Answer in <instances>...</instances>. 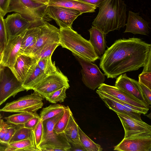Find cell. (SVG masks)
<instances>
[{"instance_id": "5bb4252c", "label": "cell", "mask_w": 151, "mask_h": 151, "mask_svg": "<svg viewBox=\"0 0 151 151\" xmlns=\"http://www.w3.org/2000/svg\"><path fill=\"white\" fill-rule=\"evenodd\" d=\"M114 86L137 99L150 108L147 103L138 81L128 77L126 73L117 78Z\"/></svg>"}, {"instance_id": "836d02e7", "label": "cell", "mask_w": 151, "mask_h": 151, "mask_svg": "<svg viewBox=\"0 0 151 151\" xmlns=\"http://www.w3.org/2000/svg\"><path fill=\"white\" fill-rule=\"evenodd\" d=\"M8 37L4 17L0 15V53L1 54L6 46Z\"/></svg>"}, {"instance_id": "f35d334b", "label": "cell", "mask_w": 151, "mask_h": 151, "mask_svg": "<svg viewBox=\"0 0 151 151\" xmlns=\"http://www.w3.org/2000/svg\"><path fill=\"white\" fill-rule=\"evenodd\" d=\"M0 119V142H3L9 128L11 126Z\"/></svg>"}, {"instance_id": "7bdbcfd3", "label": "cell", "mask_w": 151, "mask_h": 151, "mask_svg": "<svg viewBox=\"0 0 151 151\" xmlns=\"http://www.w3.org/2000/svg\"><path fill=\"white\" fill-rule=\"evenodd\" d=\"M16 129L15 127L11 125L6 133L3 142L6 143L9 142L15 132Z\"/></svg>"}, {"instance_id": "f546056e", "label": "cell", "mask_w": 151, "mask_h": 151, "mask_svg": "<svg viewBox=\"0 0 151 151\" xmlns=\"http://www.w3.org/2000/svg\"><path fill=\"white\" fill-rule=\"evenodd\" d=\"M70 108L68 106H65L63 116L59 119L54 126L53 131L57 134L64 132L68 122L70 116L72 113Z\"/></svg>"}, {"instance_id": "7c38bea8", "label": "cell", "mask_w": 151, "mask_h": 151, "mask_svg": "<svg viewBox=\"0 0 151 151\" xmlns=\"http://www.w3.org/2000/svg\"><path fill=\"white\" fill-rule=\"evenodd\" d=\"M46 15L54 19L60 28L72 27L74 21L82 14L77 10L64 7L48 5Z\"/></svg>"}, {"instance_id": "c3c4849f", "label": "cell", "mask_w": 151, "mask_h": 151, "mask_svg": "<svg viewBox=\"0 0 151 151\" xmlns=\"http://www.w3.org/2000/svg\"><path fill=\"white\" fill-rule=\"evenodd\" d=\"M1 118V115H0V119Z\"/></svg>"}, {"instance_id": "83f0119b", "label": "cell", "mask_w": 151, "mask_h": 151, "mask_svg": "<svg viewBox=\"0 0 151 151\" xmlns=\"http://www.w3.org/2000/svg\"><path fill=\"white\" fill-rule=\"evenodd\" d=\"M79 137L81 143L85 151H101L103 149L101 146L90 139L78 126Z\"/></svg>"}, {"instance_id": "ee69618b", "label": "cell", "mask_w": 151, "mask_h": 151, "mask_svg": "<svg viewBox=\"0 0 151 151\" xmlns=\"http://www.w3.org/2000/svg\"><path fill=\"white\" fill-rule=\"evenodd\" d=\"M84 3L93 5L97 8L104 0H79Z\"/></svg>"}, {"instance_id": "5b68a950", "label": "cell", "mask_w": 151, "mask_h": 151, "mask_svg": "<svg viewBox=\"0 0 151 151\" xmlns=\"http://www.w3.org/2000/svg\"><path fill=\"white\" fill-rule=\"evenodd\" d=\"M47 6L32 0H10L8 12L18 13L30 22L33 27H38L45 21L44 18Z\"/></svg>"}, {"instance_id": "d6986e66", "label": "cell", "mask_w": 151, "mask_h": 151, "mask_svg": "<svg viewBox=\"0 0 151 151\" xmlns=\"http://www.w3.org/2000/svg\"><path fill=\"white\" fill-rule=\"evenodd\" d=\"M37 62L34 57L21 54L10 69L18 80L22 83L30 68Z\"/></svg>"}, {"instance_id": "3957f363", "label": "cell", "mask_w": 151, "mask_h": 151, "mask_svg": "<svg viewBox=\"0 0 151 151\" xmlns=\"http://www.w3.org/2000/svg\"><path fill=\"white\" fill-rule=\"evenodd\" d=\"M59 39L60 45L70 50L74 55L91 62L99 58L89 41L71 27L60 28Z\"/></svg>"}, {"instance_id": "44dd1931", "label": "cell", "mask_w": 151, "mask_h": 151, "mask_svg": "<svg viewBox=\"0 0 151 151\" xmlns=\"http://www.w3.org/2000/svg\"><path fill=\"white\" fill-rule=\"evenodd\" d=\"M96 93L104 102L105 105L109 109L125 114L131 118L142 121L141 118V112L132 109L121 104L102 94L98 89Z\"/></svg>"}, {"instance_id": "7a4b0ae2", "label": "cell", "mask_w": 151, "mask_h": 151, "mask_svg": "<svg viewBox=\"0 0 151 151\" xmlns=\"http://www.w3.org/2000/svg\"><path fill=\"white\" fill-rule=\"evenodd\" d=\"M127 5L123 0H104L98 7L97 15L92 23L106 35L126 25Z\"/></svg>"}, {"instance_id": "484cf974", "label": "cell", "mask_w": 151, "mask_h": 151, "mask_svg": "<svg viewBox=\"0 0 151 151\" xmlns=\"http://www.w3.org/2000/svg\"><path fill=\"white\" fill-rule=\"evenodd\" d=\"M12 151H40L35 145L33 133L29 138L17 142L8 143Z\"/></svg>"}, {"instance_id": "4dcf8cb0", "label": "cell", "mask_w": 151, "mask_h": 151, "mask_svg": "<svg viewBox=\"0 0 151 151\" xmlns=\"http://www.w3.org/2000/svg\"><path fill=\"white\" fill-rule=\"evenodd\" d=\"M33 133V129L22 126L16 129L15 132L10 139L9 142H12L27 139Z\"/></svg>"}, {"instance_id": "74e56055", "label": "cell", "mask_w": 151, "mask_h": 151, "mask_svg": "<svg viewBox=\"0 0 151 151\" xmlns=\"http://www.w3.org/2000/svg\"><path fill=\"white\" fill-rule=\"evenodd\" d=\"M139 83L143 84L151 89V71H142L139 75Z\"/></svg>"}, {"instance_id": "603a6c76", "label": "cell", "mask_w": 151, "mask_h": 151, "mask_svg": "<svg viewBox=\"0 0 151 151\" xmlns=\"http://www.w3.org/2000/svg\"><path fill=\"white\" fill-rule=\"evenodd\" d=\"M48 5L64 7L77 10L81 14L95 12L97 8L79 0H49Z\"/></svg>"}, {"instance_id": "277c9868", "label": "cell", "mask_w": 151, "mask_h": 151, "mask_svg": "<svg viewBox=\"0 0 151 151\" xmlns=\"http://www.w3.org/2000/svg\"><path fill=\"white\" fill-rule=\"evenodd\" d=\"M64 112V110L42 121V136L38 147L40 151H67L71 148L64 132L57 134L53 131L55 126Z\"/></svg>"}, {"instance_id": "d4e9b609", "label": "cell", "mask_w": 151, "mask_h": 151, "mask_svg": "<svg viewBox=\"0 0 151 151\" xmlns=\"http://www.w3.org/2000/svg\"><path fill=\"white\" fill-rule=\"evenodd\" d=\"M88 31L90 34L89 41L97 55H103L106 47L105 37L106 35L96 27L92 26Z\"/></svg>"}, {"instance_id": "7402d4cb", "label": "cell", "mask_w": 151, "mask_h": 151, "mask_svg": "<svg viewBox=\"0 0 151 151\" xmlns=\"http://www.w3.org/2000/svg\"><path fill=\"white\" fill-rule=\"evenodd\" d=\"M78 126L72 113L64 132L68 142L75 149L73 150L85 151L80 140Z\"/></svg>"}, {"instance_id": "e575fe53", "label": "cell", "mask_w": 151, "mask_h": 151, "mask_svg": "<svg viewBox=\"0 0 151 151\" xmlns=\"http://www.w3.org/2000/svg\"><path fill=\"white\" fill-rule=\"evenodd\" d=\"M59 45V43H54L48 45L44 48L34 57L38 61L42 58L51 56L55 50Z\"/></svg>"}, {"instance_id": "8992f818", "label": "cell", "mask_w": 151, "mask_h": 151, "mask_svg": "<svg viewBox=\"0 0 151 151\" xmlns=\"http://www.w3.org/2000/svg\"><path fill=\"white\" fill-rule=\"evenodd\" d=\"M25 90L11 69L0 65V106L11 96Z\"/></svg>"}, {"instance_id": "ac0fdd59", "label": "cell", "mask_w": 151, "mask_h": 151, "mask_svg": "<svg viewBox=\"0 0 151 151\" xmlns=\"http://www.w3.org/2000/svg\"><path fill=\"white\" fill-rule=\"evenodd\" d=\"M98 89L133 106L149 109V107L142 102L114 86L103 83L98 87Z\"/></svg>"}, {"instance_id": "30bf717a", "label": "cell", "mask_w": 151, "mask_h": 151, "mask_svg": "<svg viewBox=\"0 0 151 151\" xmlns=\"http://www.w3.org/2000/svg\"><path fill=\"white\" fill-rule=\"evenodd\" d=\"M74 56L81 66L82 80L86 87L94 90L104 83L105 75L96 64Z\"/></svg>"}, {"instance_id": "4fadbf2b", "label": "cell", "mask_w": 151, "mask_h": 151, "mask_svg": "<svg viewBox=\"0 0 151 151\" xmlns=\"http://www.w3.org/2000/svg\"><path fill=\"white\" fill-rule=\"evenodd\" d=\"M22 35L9 38L7 43L1 53V64L11 69L14 65L18 57L20 55Z\"/></svg>"}, {"instance_id": "f1b7e54d", "label": "cell", "mask_w": 151, "mask_h": 151, "mask_svg": "<svg viewBox=\"0 0 151 151\" xmlns=\"http://www.w3.org/2000/svg\"><path fill=\"white\" fill-rule=\"evenodd\" d=\"M65 106L59 104H54L44 108L40 112V119L42 121L51 118L64 110Z\"/></svg>"}, {"instance_id": "60d3db41", "label": "cell", "mask_w": 151, "mask_h": 151, "mask_svg": "<svg viewBox=\"0 0 151 151\" xmlns=\"http://www.w3.org/2000/svg\"><path fill=\"white\" fill-rule=\"evenodd\" d=\"M10 0H0V15L4 17L8 13Z\"/></svg>"}, {"instance_id": "b9f144b4", "label": "cell", "mask_w": 151, "mask_h": 151, "mask_svg": "<svg viewBox=\"0 0 151 151\" xmlns=\"http://www.w3.org/2000/svg\"><path fill=\"white\" fill-rule=\"evenodd\" d=\"M40 120L39 115L30 119L23 124V126L26 127L33 129Z\"/></svg>"}, {"instance_id": "ffe728a7", "label": "cell", "mask_w": 151, "mask_h": 151, "mask_svg": "<svg viewBox=\"0 0 151 151\" xmlns=\"http://www.w3.org/2000/svg\"><path fill=\"white\" fill-rule=\"evenodd\" d=\"M40 29L38 27H33L22 33V38L19 53L30 56L35 44Z\"/></svg>"}, {"instance_id": "6da1fadb", "label": "cell", "mask_w": 151, "mask_h": 151, "mask_svg": "<svg viewBox=\"0 0 151 151\" xmlns=\"http://www.w3.org/2000/svg\"><path fill=\"white\" fill-rule=\"evenodd\" d=\"M151 50V44L139 38L119 39L105 51L99 66L107 78H116L144 67Z\"/></svg>"}, {"instance_id": "8d00e7d4", "label": "cell", "mask_w": 151, "mask_h": 151, "mask_svg": "<svg viewBox=\"0 0 151 151\" xmlns=\"http://www.w3.org/2000/svg\"><path fill=\"white\" fill-rule=\"evenodd\" d=\"M100 92L104 95L107 96L111 99H112L117 102L121 104L122 105L124 106L129 108L138 111H139L142 114H145L147 113L148 111L149 110V109H144L143 108H139L135 106H133L131 104H129L123 101H121L118 99L102 91H99Z\"/></svg>"}, {"instance_id": "9a60e30c", "label": "cell", "mask_w": 151, "mask_h": 151, "mask_svg": "<svg viewBox=\"0 0 151 151\" xmlns=\"http://www.w3.org/2000/svg\"><path fill=\"white\" fill-rule=\"evenodd\" d=\"M4 20L8 38L19 35L33 27L30 22L18 13L8 15Z\"/></svg>"}, {"instance_id": "ba28073f", "label": "cell", "mask_w": 151, "mask_h": 151, "mask_svg": "<svg viewBox=\"0 0 151 151\" xmlns=\"http://www.w3.org/2000/svg\"><path fill=\"white\" fill-rule=\"evenodd\" d=\"M68 78L58 68L53 72L47 75L34 88L33 90L44 98L63 87L67 89L70 87Z\"/></svg>"}, {"instance_id": "cb8c5ba5", "label": "cell", "mask_w": 151, "mask_h": 151, "mask_svg": "<svg viewBox=\"0 0 151 151\" xmlns=\"http://www.w3.org/2000/svg\"><path fill=\"white\" fill-rule=\"evenodd\" d=\"M37 62L30 68L22 83L23 88L27 91L33 90L35 87L47 75L40 69Z\"/></svg>"}, {"instance_id": "7dc6e473", "label": "cell", "mask_w": 151, "mask_h": 151, "mask_svg": "<svg viewBox=\"0 0 151 151\" xmlns=\"http://www.w3.org/2000/svg\"><path fill=\"white\" fill-rule=\"evenodd\" d=\"M1 63V54L0 53V65Z\"/></svg>"}, {"instance_id": "1f68e13d", "label": "cell", "mask_w": 151, "mask_h": 151, "mask_svg": "<svg viewBox=\"0 0 151 151\" xmlns=\"http://www.w3.org/2000/svg\"><path fill=\"white\" fill-rule=\"evenodd\" d=\"M40 69L45 74L48 75L56 70L55 62H52L51 56L47 57L39 60L37 62Z\"/></svg>"}, {"instance_id": "ab89813d", "label": "cell", "mask_w": 151, "mask_h": 151, "mask_svg": "<svg viewBox=\"0 0 151 151\" xmlns=\"http://www.w3.org/2000/svg\"><path fill=\"white\" fill-rule=\"evenodd\" d=\"M140 85L145 101L149 106L151 104V89L143 84Z\"/></svg>"}, {"instance_id": "bcb514c9", "label": "cell", "mask_w": 151, "mask_h": 151, "mask_svg": "<svg viewBox=\"0 0 151 151\" xmlns=\"http://www.w3.org/2000/svg\"><path fill=\"white\" fill-rule=\"evenodd\" d=\"M34 1L41 3L44 4H47L49 0H32Z\"/></svg>"}, {"instance_id": "e0dca14e", "label": "cell", "mask_w": 151, "mask_h": 151, "mask_svg": "<svg viewBox=\"0 0 151 151\" xmlns=\"http://www.w3.org/2000/svg\"><path fill=\"white\" fill-rule=\"evenodd\" d=\"M139 13L129 11L126 29L124 33L147 35L149 33V23L139 16Z\"/></svg>"}, {"instance_id": "9c48e42d", "label": "cell", "mask_w": 151, "mask_h": 151, "mask_svg": "<svg viewBox=\"0 0 151 151\" xmlns=\"http://www.w3.org/2000/svg\"><path fill=\"white\" fill-rule=\"evenodd\" d=\"M117 114L124 131V139L151 136V126L142 120L131 118L114 111Z\"/></svg>"}, {"instance_id": "52a82bcc", "label": "cell", "mask_w": 151, "mask_h": 151, "mask_svg": "<svg viewBox=\"0 0 151 151\" xmlns=\"http://www.w3.org/2000/svg\"><path fill=\"white\" fill-rule=\"evenodd\" d=\"M44 98L37 92L21 97L7 103L0 111L9 112H36L42 107Z\"/></svg>"}, {"instance_id": "2e32d148", "label": "cell", "mask_w": 151, "mask_h": 151, "mask_svg": "<svg viewBox=\"0 0 151 151\" xmlns=\"http://www.w3.org/2000/svg\"><path fill=\"white\" fill-rule=\"evenodd\" d=\"M119 151H151V136L123 139L114 147Z\"/></svg>"}, {"instance_id": "d6a6232c", "label": "cell", "mask_w": 151, "mask_h": 151, "mask_svg": "<svg viewBox=\"0 0 151 151\" xmlns=\"http://www.w3.org/2000/svg\"><path fill=\"white\" fill-rule=\"evenodd\" d=\"M67 89L65 87H63L45 96L44 98L52 104L62 103L67 97L66 91Z\"/></svg>"}, {"instance_id": "4316f807", "label": "cell", "mask_w": 151, "mask_h": 151, "mask_svg": "<svg viewBox=\"0 0 151 151\" xmlns=\"http://www.w3.org/2000/svg\"><path fill=\"white\" fill-rule=\"evenodd\" d=\"M39 116L37 112H24L9 116L4 118V119L9 123L22 126L30 119Z\"/></svg>"}, {"instance_id": "8fae6325", "label": "cell", "mask_w": 151, "mask_h": 151, "mask_svg": "<svg viewBox=\"0 0 151 151\" xmlns=\"http://www.w3.org/2000/svg\"><path fill=\"white\" fill-rule=\"evenodd\" d=\"M40 31L30 56L34 57L45 47L59 43V29L46 21L39 26Z\"/></svg>"}, {"instance_id": "f6af8a7d", "label": "cell", "mask_w": 151, "mask_h": 151, "mask_svg": "<svg viewBox=\"0 0 151 151\" xmlns=\"http://www.w3.org/2000/svg\"><path fill=\"white\" fill-rule=\"evenodd\" d=\"M142 71H151V50L149 52L147 62Z\"/></svg>"}, {"instance_id": "d590c367", "label": "cell", "mask_w": 151, "mask_h": 151, "mask_svg": "<svg viewBox=\"0 0 151 151\" xmlns=\"http://www.w3.org/2000/svg\"><path fill=\"white\" fill-rule=\"evenodd\" d=\"M33 131L35 145L36 147L39 149L38 147L41 142L43 134V125L42 120H40L33 129Z\"/></svg>"}]
</instances>
